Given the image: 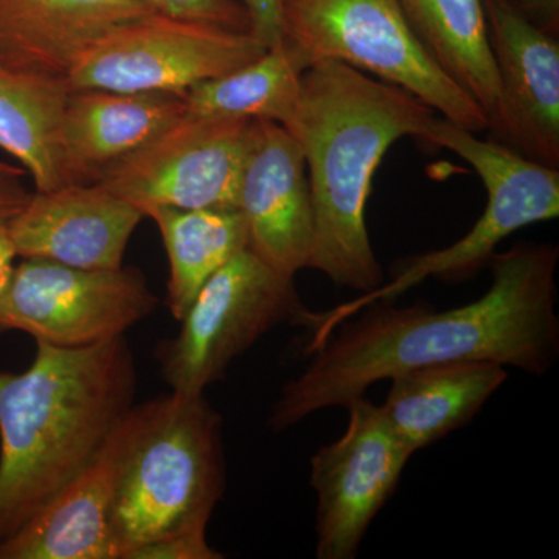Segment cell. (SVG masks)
Returning <instances> with one entry per match:
<instances>
[{"mask_svg": "<svg viewBox=\"0 0 559 559\" xmlns=\"http://www.w3.org/2000/svg\"><path fill=\"white\" fill-rule=\"evenodd\" d=\"M112 524L117 559L186 533H207L226 491L223 419L204 395L134 406L120 426Z\"/></svg>", "mask_w": 559, "mask_h": 559, "instance_id": "cell-4", "label": "cell"}, {"mask_svg": "<svg viewBox=\"0 0 559 559\" xmlns=\"http://www.w3.org/2000/svg\"><path fill=\"white\" fill-rule=\"evenodd\" d=\"M183 112L182 95L70 91L60 130L62 186L97 182Z\"/></svg>", "mask_w": 559, "mask_h": 559, "instance_id": "cell-15", "label": "cell"}, {"mask_svg": "<svg viewBox=\"0 0 559 559\" xmlns=\"http://www.w3.org/2000/svg\"><path fill=\"white\" fill-rule=\"evenodd\" d=\"M250 124L183 112L170 127L103 173L97 183L142 212L237 209Z\"/></svg>", "mask_w": 559, "mask_h": 559, "instance_id": "cell-10", "label": "cell"}, {"mask_svg": "<svg viewBox=\"0 0 559 559\" xmlns=\"http://www.w3.org/2000/svg\"><path fill=\"white\" fill-rule=\"evenodd\" d=\"M70 91L61 76L0 60V148L20 162L36 191L62 186L60 130Z\"/></svg>", "mask_w": 559, "mask_h": 559, "instance_id": "cell-20", "label": "cell"}, {"mask_svg": "<svg viewBox=\"0 0 559 559\" xmlns=\"http://www.w3.org/2000/svg\"><path fill=\"white\" fill-rule=\"evenodd\" d=\"M0 173H10V175H21L24 176L25 171L20 167H14V165L5 164V162L0 160Z\"/></svg>", "mask_w": 559, "mask_h": 559, "instance_id": "cell-27", "label": "cell"}, {"mask_svg": "<svg viewBox=\"0 0 559 559\" xmlns=\"http://www.w3.org/2000/svg\"><path fill=\"white\" fill-rule=\"evenodd\" d=\"M120 426L76 479L16 535L0 544V559H117L110 516Z\"/></svg>", "mask_w": 559, "mask_h": 559, "instance_id": "cell-17", "label": "cell"}, {"mask_svg": "<svg viewBox=\"0 0 559 559\" xmlns=\"http://www.w3.org/2000/svg\"><path fill=\"white\" fill-rule=\"evenodd\" d=\"M344 436L311 459L316 506V557L352 559L371 522L399 487L412 452L381 406L366 396L349 401Z\"/></svg>", "mask_w": 559, "mask_h": 559, "instance_id": "cell-11", "label": "cell"}, {"mask_svg": "<svg viewBox=\"0 0 559 559\" xmlns=\"http://www.w3.org/2000/svg\"><path fill=\"white\" fill-rule=\"evenodd\" d=\"M148 13L140 0H0V60L66 79L91 44Z\"/></svg>", "mask_w": 559, "mask_h": 559, "instance_id": "cell-16", "label": "cell"}, {"mask_svg": "<svg viewBox=\"0 0 559 559\" xmlns=\"http://www.w3.org/2000/svg\"><path fill=\"white\" fill-rule=\"evenodd\" d=\"M20 178L21 175L0 173V286L13 270L17 257L13 245V226L31 197Z\"/></svg>", "mask_w": 559, "mask_h": 559, "instance_id": "cell-24", "label": "cell"}, {"mask_svg": "<svg viewBox=\"0 0 559 559\" xmlns=\"http://www.w3.org/2000/svg\"><path fill=\"white\" fill-rule=\"evenodd\" d=\"M266 50L249 32L148 13L91 44L70 66L66 81L72 91L183 95Z\"/></svg>", "mask_w": 559, "mask_h": 559, "instance_id": "cell-8", "label": "cell"}, {"mask_svg": "<svg viewBox=\"0 0 559 559\" xmlns=\"http://www.w3.org/2000/svg\"><path fill=\"white\" fill-rule=\"evenodd\" d=\"M558 260L557 245L520 242L492 255L491 286L468 305L441 312L428 304L369 305L312 352L310 366L282 389L267 425L283 432L419 367L489 360L546 373L559 355Z\"/></svg>", "mask_w": 559, "mask_h": 559, "instance_id": "cell-1", "label": "cell"}, {"mask_svg": "<svg viewBox=\"0 0 559 559\" xmlns=\"http://www.w3.org/2000/svg\"><path fill=\"white\" fill-rule=\"evenodd\" d=\"M223 555L210 547L207 533H186L148 544L130 559H219Z\"/></svg>", "mask_w": 559, "mask_h": 559, "instance_id": "cell-25", "label": "cell"}, {"mask_svg": "<svg viewBox=\"0 0 559 559\" xmlns=\"http://www.w3.org/2000/svg\"><path fill=\"white\" fill-rule=\"evenodd\" d=\"M282 40L307 69L341 62L411 92L465 130L488 131L484 110L429 57L399 0H282Z\"/></svg>", "mask_w": 559, "mask_h": 559, "instance_id": "cell-6", "label": "cell"}, {"mask_svg": "<svg viewBox=\"0 0 559 559\" xmlns=\"http://www.w3.org/2000/svg\"><path fill=\"white\" fill-rule=\"evenodd\" d=\"M507 378L506 366L489 360L419 367L392 378L382 412L415 454L469 423Z\"/></svg>", "mask_w": 559, "mask_h": 559, "instance_id": "cell-18", "label": "cell"}, {"mask_svg": "<svg viewBox=\"0 0 559 559\" xmlns=\"http://www.w3.org/2000/svg\"><path fill=\"white\" fill-rule=\"evenodd\" d=\"M318 314L301 304L294 275L245 248L202 286L173 340L156 348L171 392L204 395L238 356L280 323L312 329Z\"/></svg>", "mask_w": 559, "mask_h": 559, "instance_id": "cell-7", "label": "cell"}, {"mask_svg": "<svg viewBox=\"0 0 559 559\" xmlns=\"http://www.w3.org/2000/svg\"><path fill=\"white\" fill-rule=\"evenodd\" d=\"M421 142L452 151L468 162L485 190L487 205L473 229L454 245L400 260L392 280L358 299L319 314L314 337L326 340L345 319L369 305L395 300L426 278L465 282L488 266L496 249L514 231L559 216V168L546 167L477 132L437 117Z\"/></svg>", "mask_w": 559, "mask_h": 559, "instance_id": "cell-5", "label": "cell"}, {"mask_svg": "<svg viewBox=\"0 0 559 559\" xmlns=\"http://www.w3.org/2000/svg\"><path fill=\"white\" fill-rule=\"evenodd\" d=\"M237 209L248 227V248L285 274L308 270L314 246L307 164L282 124L252 120L238 187Z\"/></svg>", "mask_w": 559, "mask_h": 559, "instance_id": "cell-13", "label": "cell"}, {"mask_svg": "<svg viewBox=\"0 0 559 559\" xmlns=\"http://www.w3.org/2000/svg\"><path fill=\"white\" fill-rule=\"evenodd\" d=\"M433 62L484 110L488 128L499 109V80L484 0H399Z\"/></svg>", "mask_w": 559, "mask_h": 559, "instance_id": "cell-19", "label": "cell"}, {"mask_svg": "<svg viewBox=\"0 0 559 559\" xmlns=\"http://www.w3.org/2000/svg\"><path fill=\"white\" fill-rule=\"evenodd\" d=\"M142 212L100 183H69L31 193L13 226L22 259L80 270H119Z\"/></svg>", "mask_w": 559, "mask_h": 559, "instance_id": "cell-14", "label": "cell"}, {"mask_svg": "<svg viewBox=\"0 0 559 559\" xmlns=\"http://www.w3.org/2000/svg\"><path fill=\"white\" fill-rule=\"evenodd\" d=\"M248 11L250 35L266 49L282 40V0H237Z\"/></svg>", "mask_w": 559, "mask_h": 559, "instance_id": "cell-26", "label": "cell"}, {"mask_svg": "<svg viewBox=\"0 0 559 559\" xmlns=\"http://www.w3.org/2000/svg\"><path fill=\"white\" fill-rule=\"evenodd\" d=\"M507 2L511 3V5H513V3L516 2V0H507Z\"/></svg>", "mask_w": 559, "mask_h": 559, "instance_id": "cell-28", "label": "cell"}, {"mask_svg": "<svg viewBox=\"0 0 559 559\" xmlns=\"http://www.w3.org/2000/svg\"><path fill=\"white\" fill-rule=\"evenodd\" d=\"M156 223L170 261L168 308L180 320L215 272L248 248V227L238 209L142 210Z\"/></svg>", "mask_w": 559, "mask_h": 559, "instance_id": "cell-21", "label": "cell"}, {"mask_svg": "<svg viewBox=\"0 0 559 559\" xmlns=\"http://www.w3.org/2000/svg\"><path fill=\"white\" fill-rule=\"evenodd\" d=\"M499 80L492 140L521 156L559 168V39L507 0H484Z\"/></svg>", "mask_w": 559, "mask_h": 559, "instance_id": "cell-12", "label": "cell"}, {"mask_svg": "<svg viewBox=\"0 0 559 559\" xmlns=\"http://www.w3.org/2000/svg\"><path fill=\"white\" fill-rule=\"evenodd\" d=\"M153 13L173 20L215 25L235 32H249L248 11L237 0H140Z\"/></svg>", "mask_w": 559, "mask_h": 559, "instance_id": "cell-23", "label": "cell"}, {"mask_svg": "<svg viewBox=\"0 0 559 559\" xmlns=\"http://www.w3.org/2000/svg\"><path fill=\"white\" fill-rule=\"evenodd\" d=\"M156 307L139 271L24 259L0 286V333L24 331L53 347H91L124 336Z\"/></svg>", "mask_w": 559, "mask_h": 559, "instance_id": "cell-9", "label": "cell"}, {"mask_svg": "<svg viewBox=\"0 0 559 559\" xmlns=\"http://www.w3.org/2000/svg\"><path fill=\"white\" fill-rule=\"evenodd\" d=\"M307 66L285 40L229 73L182 95L186 112L216 119L270 120L288 128L299 108Z\"/></svg>", "mask_w": 559, "mask_h": 559, "instance_id": "cell-22", "label": "cell"}, {"mask_svg": "<svg viewBox=\"0 0 559 559\" xmlns=\"http://www.w3.org/2000/svg\"><path fill=\"white\" fill-rule=\"evenodd\" d=\"M439 114L411 92L341 62L312 64L285 130L307 164L314 246L308 270L345 288L371 293L384 274L367 229L371 180L390 146L421 140Z\"/></svg>", "mask_w": 559, "mask_h": 559, "instance_id": "cell-2", "label": "cell"}, {"mask_svg": "<svg viewBox=\"0 0 559 559\" xmlns=\"http://www.w3.org/2000/svg\"><path fill=\"white\" fill-rule=\"evenodd\" d=\"M124 336L84 348L36 342L32 366L0 371V544L100 454L134 407Z\"/></svg>", "mask_w": 559, "mask_h": 559, "instance_id": "cell-3", "label": "cell"}]
</instances>
